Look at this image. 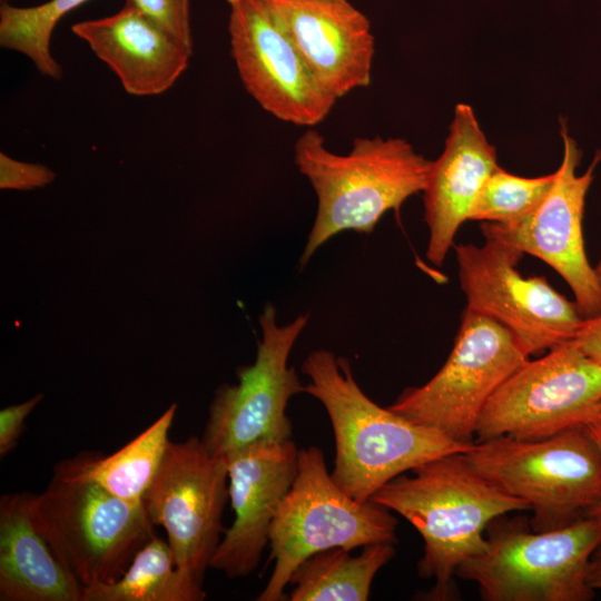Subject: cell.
<instances>
[{
    "instance_id": "cell-1",
    "label": "cell",
    "mask_w": 601,
    "mask_h": 601,
    "mask_svg": "<svg viewBox=\"0 0 601 601\" xmlns=\"http://www.w3.org/2000/svg\"><path fill=\"white\" fill-rule=\"evenodd\" d=\"M304 392L325 407L334 433V482L349 496L367 501L394 477L434 459L465 453L455 442L372 401L358 386L348 361L327 349L302 364Z\"/></svg>"
},
{
    "instance_id": "cell-2",
    "label": "cell",
    "mask_w": 601,
    "mask_h": 601,
    "mask_svg": "<svg viewBox=\"0 0 601 601\" xmlns=\"http://www.w3.org/2000/svg\"><path fill=\"white\" fill-rule=\"evenodd\" d=\"M382 486L371 500L407 520L423 539L418 575L434 580L431 600L459 597L456 570L485 548L495 518L529 510L479 474L464 453L428 461Z\"/></svg>"
},
{
    "instance_id": "cell-3",
    "label": "cell",
    "mask_w": 601,
    "mask_h": 601,
    "mask_svg": "<svg viewBox=\"0 0 601 601\" xmlns=\"http://www.w3.org/2000/svg\"><path fill=\"white\" fill-rule=\"evenodd\" d=\"M295 164L317 196L300 266L338 233L368 234L385 213H398L407 198L424 191L432 168L402 138L358 137L347 155H338L311 127L296 140Z\"/></svg>"
},
{
    "instance_id": "cell-4",
    "label": "cell",
    "mask_w": 601,
    "mask_h": 601,
    "mask_svg": "<svg viewBox=\"0 0 601 601\" xmlns=\"http://www.w3.org/2000/svg\"><path fill=\"white\" fill-rule=\"evenodd\" d=\"M31 521L63 568L83 588L119 579L154 535L144 504L125 501L65 461L45 491L29 499Z\"/></svg>"
},
{
    "instance_id": "cell-5",
    "label": "cell",
    "mask_w": 601,
    "mask_h": 601,
    "mask_svg": "<svg viewBox=\"0 0 601 601\" xmlns=\"http://www.w3.org/2000/svg\"><path fill=\"white\" fill-rule=\"evenodd\" d=\"M464 456L484 479L529 505L536 532L573 524L601 501V452L587 424L541 440L479 441Z\"/></svg>"
},
{
    "instance_id": "cell-6",
    "label": "cell",
    "mask_w": 601,
    "mask_h": 601,
    "mask_svg": "<svg viewBox=\"0 0 601 601\" xmlns=\"http://www.w3.org/2000/svg\"><path fill=\"white\" fill-rule=\"evenodd\" d=\"M485 548L460 564L456 577L485 601H589L587 574L601 541V520L536 532L523 516L500 515L485 530Z\"/></svg>"
},
{
    "instance_id": "cell-7",
    "label": "cell",
    "mask_w": 601,
    "mask_h": 601,
    "mask_svg": "<svg viewBox=\"0 0 601 601\" xmlns=\"http://www.w3.org/2000/svg\"><path fill=\"white\" fill-rule=\"evenodd\" d=\"M396 526L391 510L372 500H355L334 482L319 447L298 450L297 474L269 530L274 570L256 600H286L293 572L319 551L396 544Z\"/></svg>"
},
{
    "instance_id": "cell-8",
    "label": "cell",
    "mask_w": 601,
    "mask_h": 601,
    "mask_svg": "<svg viewBox=\"0 0 601 601\" xmlns=\"http://www.w3.org/2000/svg\"><path fill=\"white\" fill-rule=\"evenodd\" d=\"M529 357L508 328L465 308L443 366L422 386L404 390L388 407L416 424L471 445L487 401Z\"/></svg>"
},
{
    "instance_id": "cell-9",
    "label": "cell",
    "mask_w": 601,
    "mask_h": 601,
    "mask_svg": "<svg viewBox=\"0 0 601 601\" xmlns=\"http://www.w3.org/2000/svg\"><path fill=\"white\" fill-rule=\"evenodd\" d=\"M481 228L483 245L453 246L466 308L508 328L529 356L572 339L583 322L575 303L543 276H523V253L489 223Z\"/></svg>"
},
{
    "instance_id": "cell-10",
    "label": "cell",
    "mask_w": 601,
    "mask_h": 601,
    "mask_svg": "<svg viewBox=\"0 0 601 601\" xmlns=\"http://www.w3.org/2000/svg\"><path fill=\"white\" fill-rule=\"evenodd\" d=\"M307 322L308 315H300L280 326L274 305H265L255 362L239 367L238 383L220 386L209 406L200 440L211 454L226 457L255 443L292 440L286 407L305 386L288 366V357Z\"/></svg>"
},
{
    "instance_id": "cell-11",
    "label": "cell",
    "mask_w": 601,
    "mask_h": 601,
    "mask_svg": "<svg viewBox=\"0 0 601 601\" xmlns=\"http://www.w3.org/2000/svg\"><path fill=\"white\" fill-rule=\"evenodd\" d=\"M601 400V364L566 341L518 367L493 393L475 436L541 440L587 424Z\"/></svg>"
},
{
    "instance_id": "cell-12",
    "label": "cell",
    "mask_w": 601,
    "mask_h": 601,
    "mask_svg": "<svg viewBox=\"0 0 601 601\" xmlns=\"http://www.w3.org/2000/svg\"><path fill=\"white\" fill-rule=\"evenodd\" d=\"M228 500L226 459L197 436L169 440L142 504L151 523L165 529L176 566L200 583L221 541Z\"/></svg>"
},
{
    "instance_id": "cell-13",
    "label": "cell",
    "mask_w": 601,
    "mask_h": 601,
    "mask_svg": "<svg viewBox=\"0 0 601 601\" xmlns=\"http://www.w3.org/2000/svg\"><path fill=\"white\" fill-rule=\"evenodd\" d=\"M230 53L247 92L279 120L313 127L338 98L311 70L264 0H226Z\"/></svg>"
},
{
    "instance_id": "cell-14",
    "label": "cell",
    "mask_w": 601,
    "mask_h": 601,
    "mask_svg": "<svg viewBox=\"0 0 601 601\" xmlns=\"http://www.w3.org/2000/svg\"><path fill=\"white\" fill-rule=\"evenodd\" d=\"M561 136L562 161L540 204L513 225L489 224L520 252L552 267L571 288L582 318L588 319L601 315V286L585 253L582 223L601 151L595 154L589 168L579 174L582 151L564 121Z\"/></svg>"
},
{
    "instance_id": "cell-15",
    "label": "cell",
    "mask_w": 601,
    "mask_h": 601,
    "mask_svg": "<svg viewBox=\"0 0 601 601\" xmlns=\"http://www.w3.org/2000/svg\"><path fill=\"white\" fill-rule=\"evenodd\" d=\"M228 491L235 513L209 564L229 579L250 574L269 544L276 512L297 474L298 450L288 440L255 443L226 457Z\"/></svg>"
},
{
    "instance_id": "cell-16",
    "label": "cell",
    "mask_w": 601,
    "mask_h": 601,
    "mask_svg": "<svg viewBox=\"0 0 601 601\" xmlns=\"http://www.w3.org/2000/svg\"><path fill=\"white\" fill-rule=\"evenodd\" d=\"M295 47L336 98L371 82L374 36L348 0H264Z\"/></svg>"
},
{
    "instance_id": "cell-17",
    "label": "cell",
    "mask_w": 601,
    "mask_h": 601,
    "mask_svg": "<svg viewBox=\"0 0 601 601\" xmlns=\"http://www.w3.org/2000/svg\"><path fill=\"white\" fill-rule=\"evenodd\" d=\"M499 167L496 150L482 131L471 106L454 109L450 132L440 157L432 161L424 194L428 227L427 259L441 266L461 225L489 176Z\"/></svg>"
},
{
    "instance_id": "cell-18",
    "label": "cell",
    "mask_w": 601,
    "mask_h": 601,
    "mask_svg": "<svg viewBox=\"0 0 601 601\" xmlns=\"http://www.w3.org/2000/svg\"><path fill=\"white\" fill-rule=\"evenodd\" d=\"M132 96L166 92L189 65L193 49L134 7L71 27Z\"/></svg>"
},
{
    "instance_id": "cell-19",
    "label": "cell",
    "mask_w": 601,
    "mask_h": 601,
    "mask_svg": "<svg viewBox=\"0 0 601 601\" xmlns=\"http://www.w3.org/2000/svg\"><path fill=\"white\" fill-rule=\"evenodd\" d=\"M30 493L0 499V600L82 601L83 588L35 528Z\"/></svg>"
},
{
    "instance_id": "cell-20",
    "label": "cell",
    "mask_w": 601,
    "mask_h": 601,
    "mask_svg": "<svg viewBox=\"0 0 601 601\" xmlns=\"http://www.w3.org/2000/svg\"><path fill=\"white\" fill-rule=\"evenodd\" d=\"M395 544L374 543L357 555L331 548L303 561L293 572L290 601H365L375 574L395 555Z\"/></svg>"
},
{
    "instance_id": "cell-21",
    "label": "cell",
    "mask_w": 601,
    "mask_h": 601,
    "mask_svg": "<svg viewBox=\"0 0 601 601\" xmlns=\"http://www.w3.org/2000/svg\"><path fill=\"white\" fill-rule=\"evenodd\" d=\"M175 414L176 404H171L151 425L111 455L80 454L65 463L114 495L142 504L164 459Z\"/></svg>"
},
{
    "instance_id": "cell-22",
    "label": "cell",
    "mask_w": 601,
    "mask_h": 601,
    "mask_svg": "<svg viewBox=\"0 0 601 601\" xmlns=\"http://www.w3.org/2000/svg\"><path fill=\"white\" fill-rule=\"evenodd\" d=\"M203 583L176 566L168 542L154 535L125 573L110 583L83 589L82 601H201Z\"/></svg>"
},
{
    "instance_id": "cell-23",
    "label": "cell",
    "mask_w": 601,
    "mask_h": 601,
    "mask_svg": "<svg viewBox=\"0 0 601 601\" xmlns=\"http://www.w3.org/2000/svg\"><path fill=\"white\" fill-rule=\"evenodd\" d=\"M88 0H49L33 7L0 6V45L26 56L45 77L58 80L62 68L51 53L57 23Z\"/></svg>"
},
{
    "instance_id": "cell-24",
    "label": "cell",
    "mask_w": 601,
    "mask_h": 601,
    "mask_svg": "<svg viewBox=\"0 0 601 601\" xmlns=\"http://www.w3.org/2000/svg\"><path fill=\"white\" fill-rule=\"evenodd\" d=\"M554 173L528 178L497 167L485 180L470 220L510 226L529 215L544 198Z\"/></svg>"
},
{
    "instance_id": "cell-25",
    "label": "cell",
    "mask_w": 601,
    "mask_h": 601,
    "mask_svg": "<svg viewBox=\"0 0 601 601\" xmlns=\"http://www.w3.org/2000/svg\"><path fill=\"white\" fill-rule=\"evenodd\" d=\"M126 3L193 49L190 0H126Z\"/></svg>"
},
{
    "instance_id": "cell-26",
    "label": "cell",
    "mask_w": 601,
    "mask_h": 601,
    "mask_svg": "<svg viewBox=\"0 0 601 601\" xmlns=\"http://www.w3.org/2000/svg\"><path fill=\"white\" fill-rule=\"evenodd\" d=\"M56 174L41 164L24 162L0 154V188L29 190L51 184Z\"/></svg>"
},
{
    "instance_id": "cell-27",
    "label": "cell",
    "mask_w": 601,
    "mask_h": 601,
    "mask_svg": "<svg viewBox=\"0 0 601 601\" xmlns=\"http://www.w3.org/2000/svg\"><path fill=\"white\" fill-rule=\"evenodd\" d=\"M42 400V394L32 398L11 405L0 411V456L7 455L17 445V441L24 428L27 416L33 411Z\"/></svg>"
},
{
    "instance_id": "cell-28",
    "label": "cell",
    "mask_w": 601,
    "mask_h": 601,
    "mask_svg": "<svg viewBox=\"0 0 601 601\" xmlns=\"http://www.w3.org/2000/svg\"><path fill=\"white\" fill-rule=\"evenodd\" d=\"M572 339L587 356L601 364V315L583 319Z\"/></svg>"
},
{
    "instance_id": "cell-29",
    "label": "cell",
    "mask_w": 601,
    "mask_h": 601,
    "mask_svg": "<svg viewBox=\"0 0 601 601\" xmlns=\"http://www.w3.org/2000/svg\"><path fill=\"white\" fill-rule=\"evenodd\" d=\"M587 579L589 585L594 591H601V541L594 548L590 556Z\"/></svg>"
},
{
    "instance_id": "cell-30",
    "label": "cell",
    "mask_w": 601,
    "mask_h": 601,
    "mask_svg": "<svg viewBox=\"0 0 601 601\" xmlns=\"http://www.w3.org/2000/svg\"><path fill=\"white\" fill-rule=\"evenodd\" d=\"M587 426L601 452V423L591 422ZM588 516L601 520V501L591 510Z\"/></svg>"
},
{
    "instance_id": "cell-31",
    "label": "cell",
    "mask_w": 601,
    "mask_h": 601,
    "mask_svg": "<svg viewBox=\"0 0 601 601\" xmlns=\"http://www.w3.org/2000/svg\"><path fill=\"white\" fill-rule=\"evenodd\" d=\"M591 422L601 423V400L595 404V406L593 407L591 412L588 423H591Z\"/></svg>"
},
{
    "instance_id": "cell-32",
    "label": "cell",
    "mask_w": 601,
    "mask_h": 601,
    "mask_svg": "<svg viewBox=\"0 0 601 601\" xmlns=\"http://www.w3.org/2000/svg\"><path fill=\"white\" fill-rule=\"evenodd\" d=\"M594 270H595L598 282H599L600 286H601V259L599 260V263L594 267Z\"/></svg>"
},
{
    "instance_id": "cell-33",
    "label": "cell",
    "mask_w": 601,
    "mask_h": 601,
    "mask_svg": "<svg viewBox=\"0 0 601 601\" xmlns=\"http://www.w3.org/2000/svg\"><path fill=\"white\" fill-rule=\"evenodd\" d=\"M2 2L6 1V0H1Z\"/></svg>"
}]
</instances>
